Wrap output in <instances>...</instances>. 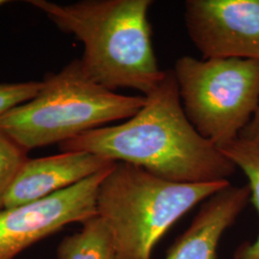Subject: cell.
I'll use <instances>...</instances> for the list:
<instances>
[{
    "mask_svg": "<svg viewBox=\"0 0 259 259\" xmlns=\"http://www.w3.org/2000/svg\"><path fill=\"white\" fill-rule=\"evenodd\" d=\"M145 97L143 107L129 119L83 133L60 148L129 163L176 183L229 181L236 166L186 117L173 70H166Z\"/></svg>",
    "mask_w": 259,
    "mask_h": 259,
    "instance_id": "6da1fadb",
    "label": "cell"
},
{
    "mask_svg": "<svg viewBox=\"0 0 259 259\" xmlns=\"http://www.w3.org/2000/svg\"><path fill=\"white\" fill-rule=\"evenodd\" d=\"M57 27L83 46L80 60L96 83L114 92L126 88L147 96L165 76L152 44L151 0H83L58 4L32 0Z\"/></svg>",
    "mask_w": 259,
    "mask_h": 259,
    "instance_id": "7a4b0ae2",
    "label": "cell"
},
{
    "mask_svg": "<svg viewBox=\"0 0 259 259\" xmlns=\"http://www.w3.org/2000/svg\"><path fill=\"white\" fill-rule=\"evenodd\" d=\"M230 185L176 183L116 162L99 187L97 215L110 229L118 259H151L157 242L181 217Z\"/></svg>",
    "mask_w": 259,
    "mask_h": 259,
    "instance_id": "3957f363",
    "label": "cell"
},
{
    "mask_svg": "<svg viewBox=\"0 0 259 259\" xmlns=\"http://www.w3.org/2000/svg\"><path fill=\"white\" fill-rule=\"evenodd\" d=\"M145 96L122 95L104 88L74 60L42 81L37 95L0 117V132L26 152L67 140L113 121L127 120Z\"/></svg>",
    "mask_w": 259,
    "mask_h": 259,
    "instance_id": "277c9868",
    "label": "cell"
},
{
    "mask_svg": "<svg viewBox=\"0 0 259 259\" xmlns=\"http://www.w3.org/2000/svg\"><path fill=\"white\" fill-rule=\"evenodd\" d=\"M173 72L197 132L218 148L238 139L258 107V61L184 56Z\"/></svg>",
    "mask_w": 259,
    "mask_h": 259,
    "instance_id": "5b68a950",
    "label": "cell"
},
{
    "mask_svg": "<svg viewBox=\"0 0 259 259\" xmlns=\"http://www.w3.org/2000/svg\"><path fill=\"white\" fill-rule=\"evenodd\" d=\"M113 166L47 198L0 209V259H15L67 225L96 216L99 187Z\"/></svg>",
    "mask_w": 259,
    "mask_h": 259,
    "instance_id": "8992f818",
    "label": "cell"
},
{
    "mask_svg": "<svg viewBox=\"0 0 259 259\" xmlns=\"http://www.w3.org/2000/svg\"><path fill=\"white\" fill-rule=\"evenodd\" d=\"M185 22L204 59L259 62V0H188Z\"/></svg>",
    "mask_w": 259,
    "mask_h": 259,
    "instance_id": "52a82bcc",
    "label": "cell"
},
{
    "mask_svg": "<svg viewBox=\"0 0 259 259\" xmlns=\"http://www.w3.org/2000/svg\"><path fill=\"white\" fill-rule=\"evenodd\" d=\"M115 163L111 159L80 151H66L49 157L28 158L10 186L2 208L47 198Z\"/></svg>",
    "mask_w": 259,
    "mask_h": 259,
    "instance_id": "ba28073f",
    "label": "cell"
},
{
    "mask_svg": "<svg viewBox=\"0 0 259 259\" xmlns=\"http://www.w3.org/2000/svg\"><path fill=\"white\" fill-rule=\"evenodd\" d=\"M249 185H230L202 204L194 220L169 249L165 259H216L220 239L246 207Z\"/></svg>",
    "mask_w": 259,
    "mask_h": 259,
    "instance_id": "9c48e42d",
    "label": "cell"
},
{
    "mask_svg": "<svg viewBox=\"0 0 259 259\" xmlns=\"http://www.w3.org/2000/svg\"><path fill=\"white\" fill-rule=\"evenodd\" d=\"M80 232L66 236L58 246V259H118L107 224L98 215L83 222Z\"/></svg>",
    "mask_w": 259,
    "mask_h": 259,
    "instance_id": "30bf717a",
    "label": "cell"
},
{
    "mask_svg": "<svg viewBox=\"0 0 259 259\" xmlns=\"http://www.w3.org/2000/svg\"><path fill=\"white\" fill-rule=\"evenodd\" d=\"M232 163L240 168L249 181L250 199L259 213V147L244 139L233 140L219 147ZM234 259H259V234L252 243H245L236 250Z\"/></svg>",
    "mask_w": 259,
    "mask_h": 259,
    "instance_id": "8fae6325",
    "label": "cell"
},
{
    "mask_svg": "<svg viewBox=\"0 0 259 259\" xmlns=\"http://www.w3.org/2000/svg\"><path fill=\"white\" fill-rule=\"evenodd\" d=\"M27 159L26 151L0 132V209L10 186Z\"/></svg>",
    "mask_w": 259,
    "mask_h": 259,
    "instance_id": "7c38bea8",
    "label": "cell"
},
{
    "mask_svg": "<svg viewBox=\"0 0 259 259\" xmlns=\"http://www.w3.org/2000/svg\"><path fill=\"white\" fill-rule=\"evenodd\" d=\"M42 87V82L0 83V117L7 111L34 98Z\"/></svg>",
    "mask_w": 259,
    "mask_h": 259,
    "instance_id": "4fadbf2b",
    "label": "cell"
},
{
    "mask_svg": "<svg viewBox=\"0 0 259 259\" xmlns=\"http://www.w3.org/2000/svg\"><path fill=\"white\" fill-rule=\"evenodd\" d=\"M239 139L247 140L259 147V105L248 125L241 132Z\"/></svg>",
    "mask_w": 259,
    "mask_h": 259,
    "instance_id": "5bb4252c",
    "label": "cell"
},
{
    "mask_svg": "<svg viewBox=\"0 0 259 259\" xmlns=\"http://www.w3.org/2000/svg\"><path fill=\"white\" fill-rule=\"evenodd\" d=\"M6 3H7V2H6L5 0H0V7H1V6H3V5H4V4H6Z\"/></svg>",
    "mask_w": 259,
    "mask_h": 259,
    "instance_id": "9a60e30c",
    "label": "cell"
}]
</instances>
